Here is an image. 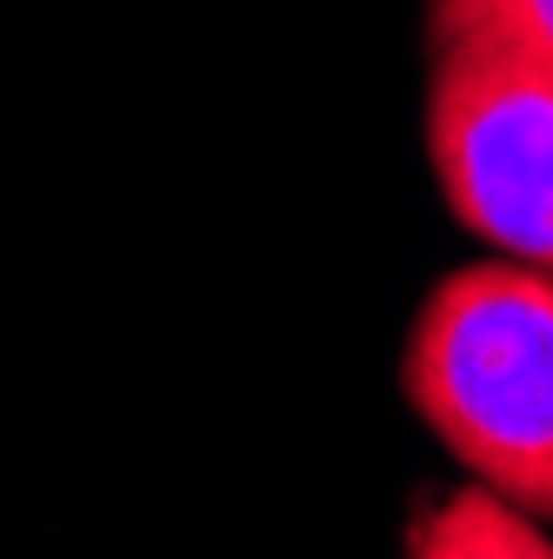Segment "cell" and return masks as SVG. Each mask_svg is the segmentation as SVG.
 Listing matches in <instances>:
<instances>
[{
	"instance_id": "4",
	"label": "cell",
	"mask_w": 553,
	"mask_h": 559,
	"mask_svg": "<svg viewBox=\"0 0 553 559\" xmlns=\"http://www.w3.org/2000/svg\"><path fill=\"white\" fill-rule=\"evenodd\" d=\"M507 34L553 60V0H434L427 34Z\"/></svg>"
},
{
	"instance_id": "2",
	"label": "cell",
	"mask_w": 553,
	"mask_h": 559,
	"mask_svg": "<svg viewBox=\"0 0 553 559\" xmlns=\"http://www.w3.org/2000/svg\"><path fill=\"white\" fill-rule=\"evenodd\" d=\"M427 154L454 221L553 273V60L507 34H434Z\"/></svg>"
},
{
	"instance_id": "3",
	"label": "cell",
	"mask_w": 553,
	"mask_h": 559,
	"mask_svg": "<svg viewBox=\"0 0 553 559\" xmlns=\"http://www.w3.org/2000/svg\"><path fill=\"white\" fill-rule=\"evenodd\" d=\"M407 559H553V539H540L487 486H460L434 513H421Z\"/></svg>"
},
{
	"instance_id": "1",
	"label": "cell",
	"mask_w": 553,
	"mask_h": 559,
	"mask_svg": "<svg viewBox=\"0 0 553 559\" xmlns=\"http://www.w3.org/2000/svg\"><path fill=\"white\" fill-rule=\"evenodd\" d=\"M400 380L494 500L553 520V273L514 260L447 273L413 320Z\"/></svg>"
}]
</instances>
